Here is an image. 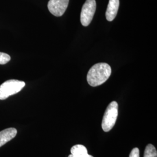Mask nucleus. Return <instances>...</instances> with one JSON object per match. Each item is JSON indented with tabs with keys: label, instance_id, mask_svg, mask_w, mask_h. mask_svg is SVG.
I'll return each instance as SVG.
<instances>
[{
	"label": "nucleus",
	"instance_id": "obj_7",
	"mask_svg": "<svg viewBox=\"0 0 157 157\" xmlns=\"http://www.w3.org/2000/svg\"><path fill=\"white\" fill-rule=\"evenodd\" d=\"M17 134V129L12 128L4 129L0 132V147L11 140L16 136Z\"/></svg>",
	"mask_w": 157,
	"mask_h": 157
},
{
	"label": "nucleus",
	"instance_id": "obj_8",
	"mask_svg": "<svg viewBox=\"0 0 157 157\" xmlns=\"http://www.w3.org/2000/svg\"><path fill=\"white\" fill-rule=\"evenodd\" d=\"M71 154L77 157H84L88 154L87 150L86 147L81 144L73 146L71 149Z\"/></svg>",
	"mask_w": 157,
	"mask_h": 157
},
{
	"label": "nucleus",
	"instance_id": "obj_12",
	"mask_svg": "<svg viewBox=\"0 0 157 157\" xmlns=\"http://www.w3.org/2000/svg\"><path fill=\"white\" fill-rule=\"evenodd\" d=\"M68 157H76V156H75V155H73V154H71V155H69Z\"/></svg>",
	"mask_w": 157,
	"mask_h": 157
},
{
	"label": "nucleus",
	"instance_id": "obj_9",
	"mask_svg": "<svg viewBox=\"0 0 157 157\" xmlns=\"http://www.w3.org/2000/svg\"><path fill=\"white\" fill-rule=\"evenodd\" d=\"M144 157H157L156 148L152 144H149L146 147Z\"/></svg>",
	"mask_w": 157,
	"mask_h": 157
},
{
	"label": "nucleus",
	"instance_id": "obj_1",
	"mask_svg": "<svg viewBox=\"0 0 157 157\" xmlns=\"http://www.w3.org/2000/svg\"><path fill=\"white\" fill-rule=\"evenodd\" d=\"M111 72V67L107 63H96L87 73V82L92 87L101 85L109 78Z\"/></svg>",
	"mask_w": 157,
	"mask_h": 157
},
{
	"label": "nucleus",
	"instance_id": "obj_4",
	"mask_svg": "<svg viewBox=\"0 0 157 157\" xmlns=\"http://www.w3.org/2000/svg\"><path fill=\"white\" fill-rule=\"evenodd\" d=\"M96 10L95 0H86L83 6L81 14L80 21L84 26H87L91 22Z\"/></svg>",
	"mask_w": 157,
	"mask_h": 157
},
{
	"label": "nucleus",
	"instance_id": "obj_6",
	"mask_svg": "<svg viewBox=\"0 0 157 157\" xmlns=\"http://www.w3.org/2000/svg\"><path fill=\"white\" fill-rule=\"evenodd\" d=\"M119 6V0H109L105 16L107 21L111 22L117 16Z\"/></svg>",
	"mask_w": 157,
	"mask_h": 157
},
{
	"label": "nucleus",
	"instance_id": "obj_11",
	"mask_svg": "<svg viewBox=\"0 0 157 157\" xmlns=\"http://www.w3.org/2000/svg\"><path fill=\"white\" fill-rule=\"evenodd\" d=\"M129 157H140V151L138 148H134L129 155Z\"/></svg>",
	"mask_w": 157,
	"mask_h": 157
},
{
	"label": "nucleus",
	"instance_id": "obj_13",
	"mask_svg": "<svg viewBox=\"0 0 157 157\" xmlns=\"http://www.w3.org/2000/svg\"><path fill=\"white\" fill-rule=\"evenodd\" d=\"M93 157L92 155H89V154H87V155H86L85 157Z\"/></svg>",
	"mask_w": 157,
	"mask_h": 157
},
{
	"label": "nucleus",
	"instance_id": "obj_2",
	"mask_svg": "<svg viewBox=\"0 0 157 157\" xmlns=\"http://www.w3.org/2000/svg\"><path fill=\"white\" fill-rule=\"evenodd\" d=\"M118 104L112 101L107 107L102 121V128L105 132L110 131L114 126L118 118Z\"/></svg>",
	"mask_w": 157,
	"mask_h": 157
},
{
	"label": "nucleus",
	"instance_id": "obj_10",
	"mask_svg": "<svg viewBox=\"0 0 157 157\" xmlns=\"http://www.w3.org/2000/svg\"><path fill=\"white\" fill-rule=\"evenodd\" d=\"M11 60V56L8 54L0 52V64L4 65Z\"/></svg>",
	"mask_w": 157,
	"mask_h": 157
},
{
	"label": "nucleus",
	"instance_id": "obj_3",
	"mask_svg": "<svg viewBox=\"0 0 157 157\" xmlns=\"http://www.w3.org/2000/svg\"><path fill=\"white\" fill-rule=\"evenodd\" d=\"M25 86V83L17 80H9L0 85V100H4L11 95L15 94Z\"/></svg>",
	"mask_w": 157,
	"mask_h": 157
},
{
	"label": "nucleus",
	"instance_id": "obj_5",
	"mask_svg": "<svg viewBox=\"0 0 157 157\" xmlns=\"http://www.w3.org/2000/svg\"><path fill=\"white\" fill-rule=\"evenodd\" d=\"M69 0H50L48 8L51 13L56 17H61L67 9Z\"/></svg>",
	"mask_w": 157,
	"mask_h": 157
}]
</instances>
